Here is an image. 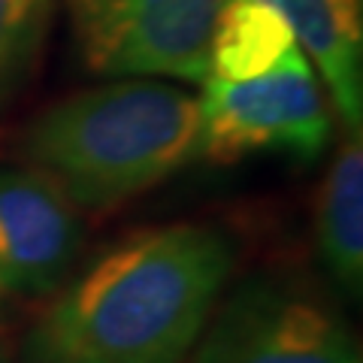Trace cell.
<instances>
[{
	"instance_id": "1",
	"label": "cell",
	"mask_w": 363,
	"mask_h": 363,
	"mask_svg": "<svg viewBox=\"0 0 363 363\" xmlns=\"http://www.w3.org/2000/svg\"><path fill=\"white\" fill-rule=\"evenodd\" d=\"M221 227H149L100 255L40 315L21 363H182L230 281Z\"/></svg>"
},
{
	"instance_id": "2",
	"label": "cell",
	"mask_w": 363,
	"mask_h": 363,
	"mask_svg": "<svg viewBox=\"0 0 363 363\" xmlns=\"http://www.w3.org/2000/svg\"><path fill=\"white\" fill-rule=\"evenodd\" d=\"M200 104L161 79H109L64 97L21 133V155L79 212H109L197 157Z\"/></svg>"
},
{
	"instance_id": "3",
	"label": "cell",
	"mask_w": 363,
	"mask_h": 363,
	"mask_svg": "<svg viewBox=\"0 0 363 363\" xmlns=\"http://www.w3.org/2000/svg\"><path fill=\"white\" fill-rule=\"evenodd\" d=\"M197 104V157L212 164H236L264 152L315 161L333 133L330 100L300 45L264 76L245 82L206 79Z\"/></svg>"
},
{
	"instance_id": "4",
	"label": "cell",
	"mask_w": 363,
	"mask_h": 363,
	"mask_svg": "<svg viewBox=\"0 0 363 363\" xmlns=\"http://www.w3.org/2000/svg\"><path fill=\"white\" fill-rule=\"evenodd\" d=\"M76 52L100 79H209V37L224 0H61Z\"/></svg>"
},
{
	"instance_id": "5",
	"label": "cell",
	"mask_w": 363,
	"mask_h": 363,
	"mask_svg": "<svg viewBox=\"0 0 363 363\" xmlns=\"http://www.w3.org/2000/svg\"><path fill=\"white\" fill-rule=\"evenodd\" d=\"M191 363H360V342L312 294L252 279L218 300Z\"/></svg>"
},
{
	"instance_id": "6",
	"label": "cell",
	"mask_w": 363,
	"mask_h": 363,
	"mask_svg": "<svg viewBox=\"0 0 363 363\" xmlns=\"http://www.w3.org/2000/svg\"><path fill=\"white\" fill-rule=\"evenodd\" d=\"M82 248L79 209L33 167H0V294L45 297Z\"/></svg>"
},
{
	"instance_id": "7",
	"label": "cell",
	"mask_w": 363,
	"mask_h": 363,
	"mask_svg": "<svg viewBox=\"0 0 363 363\" xmlns=\"http://www.w3.org/2000/svg\"><path fill=\"white\" fill-rule=\"evenodd\" d=\"M315 67L348 136L363 128V0H267Z\"/></svg>"
},
{
	"instance_id": "8",
	"label": "cell",
	"mask_w": 363,
	"mask_h": 363,
	"mask_svg": "<svg viewBox=\"0 0 363 363\" xmlns=\"http://www.w3.org/2000/svg\"><path fill=\"white\" fill-rule=\"evenodd\" d=\"M318 255L348 294L363 291V145L348 136L324 176L315 212Z\"/></svg>"
},
{
	"instance_id": "9",
	"label": "cell",
	"mask_w": 363,
	"mask_h": 363,
	"mask_svg": "<svg viewBox=\"0 0 363 363\" xmlns=\"http://www.w3.org/2000/svg\"><path fill=\"white\" fill-rule=\"evenodd\" d=\"M297 45L288 21L267 0H224L209 37V79L264 76Z\"/></svg>"
},
{
	"instance_id": "10",
	"label": "cell",
	"mask_w": 363,
	"mask_h": 363,
	"mask_svg": "<svg viewBox=\"0 0 363 363\" xmlns=\"http://www.w3.org/2000/svg\"><path fill=\"white\" fill-rule=\"evenodd\" d=\"M58 0H0V106L37 73Z\"/></svg>"
},
{
	"instance_id": "11",
	"label": "cell",
	"mask_w": 363,
	"mask_h": 363,
	"mask_svg": "<svg viewBox=\"0 0 363 363\" xmlns=\"http://www.w3.org/2000/svg\"><path fill=\"white\" fill-rule=\"evenodd\" d=\"M4 321H6V297L0 294V327H4Z\"/></svg>"
},
{
	"instance_id": "12",
	"label": "cell",
	"mask_w": 363,
	"mask_h": 363,
	"mask_svg": "<svg viewBox=\"0 0 363 363\" xmlns=\"http://www.w3.org/2000/svg\"><path fill=\"white\" fill-rule=\"evenodd\" d=\"M0 363H6V357H4V351H0Z\"/></svg>"
}]
</instances>
